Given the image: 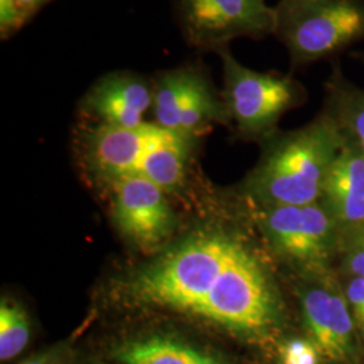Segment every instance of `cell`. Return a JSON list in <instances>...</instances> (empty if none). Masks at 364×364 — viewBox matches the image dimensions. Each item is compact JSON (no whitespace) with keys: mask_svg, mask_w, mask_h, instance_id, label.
Here are the masks:
<instances>
[{"mask_svg":"<svg viewBox=\"0 0 364 364\" xmlns=\"http://www.w3.org/2000/svg\"><path fill=\"white\" fill-rule=\"evenodd\" d=\"M343 146L338 124L329 114L275 139L252 177L255 193L272 207L317 203Z\"/></svg>","mask_w":364,"mask_h":364,"instance_id":"1","label":"cell"},{"mask_svg":"<svg viewBox=\"0 0 364 364\" xmlns=\"http://www.w3.org/2000/svg\"><path fill=\"white\" fill-rule=\"evenodd\" d=\"M236 242L200 235L183 242L131 281L135 301L195 314L225 267Z\"/></svg>","mask_w":364,"mask_h":364,"instance_id":"2","label":"cell"},{"mask_svg":"<svg viewBox=\"0 0 364 364\" xmlns=\"http://www.w3.org/2000/svg\"><path fill=\"white\" fill-rule=\"evenodd\" d=\"M195 314L231 331L262 336L279 321V301L259 259L236 242L225 267Z\"/></svg>","mask_w":364,"mask_h":364,"instance_id":"3","label":"cell"},{"mask_svg":"<svg viewBox=\"0 0 364 364\" xmlns=\"http://www.w3.org/2000/svg\"><path fill=\"white\" fill-rule=\"evenodd\" d=\"M275 36L294 65L341 52L364 38L363 0H281Z\"/></svg>","mask_w":364,"mask_h":364,"instance_id":"4","label":"cell"},{"mask_svg":"<svg viewBox=\"0 0 364 364\" xmlns=\"http://www.w3.org/2000/svg\"><path fill=\"white\" fill-rule=\"evenodd\" d=\"M224 99L240 131L258 135L270 130L289 108L302 99V88L290 76L262 73L239 64L228 48L219 52Z\"/></svg>","mask_w":364,"mask_h":364,"instance_id":"5","label":"cell"},{"mask_svg":"<svg viewBox=\"0 0 364 364\" xmlns=\"http://www.w3.org/2000/svg\"><path fill=\"white\" fill-rule=\"evenodd\" d=\"M188 43L219 53L239 37L262 38L275 33L277 13L266 0H177Z\"/></svg>","mask_w":364,"mask_h":364,"instance_id":"6","label":"cell"},{"mask_svg":"<svg viewBox=\"0 0 364 364\" xmlns=\"http://www.w3.org/2000/svg\"><path fill=\"white\" fill-rule=\"evenodd\" d=\"M156 124L188 138L195 136L212 120L227 117L207 70L188 64L161 72L153 82Z\"/></svg>","mask_w":364,"mask_h":364,"instance_id":"7","label":"cell"},{"mask_svg":"<svg viewBox=\"0 0 364 364\" xmlns=\"http://www.w3.org/2000/svg\"><path fill=\"white\" fill-rule=\"evenodd\" d=\"M266 232L274 247L290 259L323 269L340 250L341 230L324 205L273 207L266 216Z\"/></svg>","mask_w":364,"mask_h":364,"instance_id":"8","label":"cell"},{"mask_svg":"<svg viewBox=\"0 0 364 364\" xmlns=\"http://www.w3.org/2000/svg\"><path fill=\"white\" fill-rule=\"evenodd\" d=\"M114 219L119 230L144 248L156 247L170 234L173 215L165 191L141 176L111 180Z\"/></svg>","mask_w":364,"mask_h":364,"instance_id":"9","label":"cell"},{"mask_svg":"<svg viewBox=\"0 0 364 364\" xmlns=\"http://www.w3.org/2000/svg\"><path fill=\"white\" fill-rule=\"evenodd\" d=\"M305 326L313 344L331 362H344L353 352L355 321L346 294L333 281H323L305 290L302 297Z\"/></svg>","mask_w":364,"mask_h":364,"instance_id":"10","label":"cell"},{"mask_svg":"<svg viewBox=\"0 0 364 364\" xmlns=\"http://www.w3.org/2000/svg\"><path fill=\"white\" fill-rule=\"evenodd\" d=\"M165 130L156 123L134 129L99 124L85 136L87 159L92 169L109 180L135 176L144 156Z\"/></svg>","mask_w":364,"mask_h":364,"instance_id":"11","label":"cell"},{"mask_svg":"<svg viewBox=\"0 0 364 364\" xmlns=\"http://www.w3.org/2000/svg\"><path fill=\"white\" fill-rule=\"evenodd\" d=\"M153 99V84L147 78L122 70L97 80L87 92L82 107L100 120L99 124L134 129L144 124Z\"/></svg>","mask_w":364,"mask_h":364,"instance_id":"12","label":"cell"},{"mask_svg":"<svg viewBox=\"0 0 364 364\" xmlns=\"http://www.w3.org/2000/svg\"><path fill=\"white\" fill-rule=\"evenodd\" d=\"M191 149L192 138L165 130L144 156L135 176L147 178L165 192L174 191L185 178Z\"/></svg>","mask_w":364,"mask_h":364,"instance_id":"13","label":"cell"},{"mask_svg":"<svg viewBox=\"0 0 364 364\" xmlns=\"http://www.w3.org/2000/svg\"><path fill=\"white\" fill-rule=\"evenodd\" d=\"M329 90V115L336 122L346 146L364 156V90L333 73Z\"/></svg>","mask_w":364,"mask_h":364,"instance_id":"14","label":"cell"},{"mask_svg":"<svg viewBox=\"0 0 364 364\" xmlns=\"http://www.w3.org/2000/svg\"><path fill=\"white\" fill-rule=\"evenodd\" d=\"M193 352L176 338H139L119 346L114 355L123 364H193Z\"/></svg>","mask_w":364,"mask_h":364,"instance_id":"15","label":"cell"},{"mask_svg":"<svg viewBox=\"0 0 364 364\" xmlns=\"http://www.w3.org/2000/svg\"><path fill=\"white\" fill-rule=\"evenodd\" d=\"M347 195L364 198V156L343 146L326 176L323 196Z\"/></svg>","mask_w":364,"mask_h":364,"instance_id":"16","label":"cell"},{"mask_svg":"<svg viewBox=\"0 0 364 364\" xmlns=\"http://www.w3.org/2000/svg\"><path fill=\"white\" fill-rule=\"evenodd\" d=\"M30 326L26 313L16 304L3 301L0 305V359L11 360L26 348Z\"/></svg>","mask_w":364,"mask_h":364,"instance_id":"17","label":"cell"},{"mask_svg":"<svg viewBox=\"0 0 364 364\" xmlns=\"http://www.w3.org/2000/svg\"><path fill=\"white\" fill-rule=\"evenodd\" d=\"M324 207L341 231L364 224V198L347 195L323 196Z\"/></svg>","mask_w":364,"mask_h":364,"instance_id":"18","label":"cell"},{"mask_svg":"<svg viewBox=\"0 0 364 364\" xmlns=\"http://www.w3.org/2000/svg\"><path fill=\"white\" fill-rule=\"evenodd\" d=\"M50 0H0L1 37H10Z\"/></svg>","mask_w":364,"mask_h":364,"instance_id":"19","label":"cell"},{"mask_svg":"<svg viewBox=\"0 0 364 364\" xmlns=\"http://www.w3.org/2000/svg\"><path fill=\"white\" fill-rule=\"evenodd\" d=\"M340 250L347 272L352 277L364 278V224L341 231Z\"/></svg>","mask_w":364,"mask_h":364,"instance_id":"20","label":"cell"},{"mask_svg":"<svg viewBox=\"0 0 364 364\" xmlns=\"http://www.w3.org/2000/svg\"><path fill=\"white\" fill-rule=\"evenodd\" d=\"M281 364H320L321 353L306 338H290L279 350Z\"/></svg>","mask_w":364,"mask_h":364,"instance_id":"21","label":"cell"},{"mask_svg":"<svg viewBox=\"0 0 364 364\" xmlns=\"http://www.w3.org/2000/svg\"><path fill=\"white\" fill-rule=\"evenodd\" d=\"M346 299L348 301L355 326L364 335V278L352 277L346 289Z\"/></svg>","mask_w":364,"mask_h":364,"instance_id":"22","label":"cell"},{"mask_svg":"<svg viewBox=\"0 0 364 364\" xmlns=\"http://www.w3.org/2000/svg\"><path fill=\"white\" fill-rule=\"evenodd\" d=\"M193 364H224L220 360H218L216 358L207 355L204 352L197 351L195 350L193 352Z\"/></svg>","mask_w":364,"mask_h":364,"instance_id":"23","label":"cell"},{"mask_svg":"<svg viewBox=\"0 0 364 364\" xmlns=\"http://www.w3.org/2000/svg\"><path fill=\"white\" fill-rule=\"evenodd\" d=\"M21 364H55L52 358L48 355V356H37V358H33L30 360H26L23 363Z\"/></svg>","mask_w":364,"mask_h":364,"instance_id":"24","label":"cell"}]
</instances>
